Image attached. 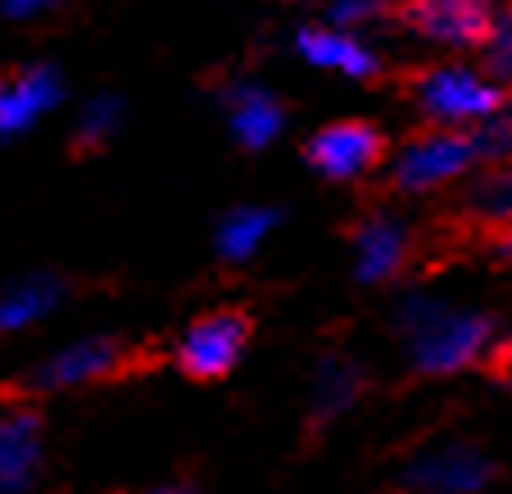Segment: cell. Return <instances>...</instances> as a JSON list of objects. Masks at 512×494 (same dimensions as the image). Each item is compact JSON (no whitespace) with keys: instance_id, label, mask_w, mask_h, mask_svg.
Instances as JSON below:
<instances>
[{"instance_id":"1","label":"cell","mask_w":512,"mask_h":494,"mask_svg":"<svg viewBox=\"0 0 512 494\" xmlns=\"http://www.w3.org/2000/svg\"><path fill=\"white\" fill-rule=\"evenodd\" d=\"M395 331L404 340L408 363L422 377H454L481 359L499 327L490 313L435 300V295H408L395 309Z\"/></svg>"},{"instance_id":"2","label":"cell","mask_w":512,"mask_h":494,"mask_svg":"<svg viewBox=\"0 0 512 494\" xmlns=\"http://www.w3.org/2000/svg\"><path fill=\"white\" fill-rule=\"evenodd\" d=\"M508 96L503 82L494 78L490 68H472V64H431L417 73L413 82V100L431 123L440 127H463L472 132L476 123L499 109V100Z\"/></svg>"},{"instance_id":"3","label":"cell","mask_w":512,"mask_h":494,"mask_svg":"<svg viewBox=\"0 0 512 494\" xmlns=\"http://www.w3.org/2000/svg\"><path fill=\"white\" fill-rule=\"evenodd\" d=\"M476 164H481V155H476L472 132L435 123L431 132H422L399 146V155L390 159V182L404 195H431V191H440V186L463 182Z\"/></svg>"},{"instance_id":"4","label":"cell","mask_w":512,"mask_h":494,"mask_svg":"<svg viewBox=\"0 0 512 494\" xmlns=\"http://www.w3.org/2000/svg\"><path fill=\"white\" fill-rule=\"evenodd\" d=\"M245 345H250L245 313H232V309L204 313L177 340V368L195 381H218L245 359Z\"/></svg>"},{"instance_id":"5","label":"cell","mask_w":512,"mask_h":494,"mask_svg":"<svg viewBox=\"0 0 512 494\" xmlns=\"http://www.w3.org/2000/svg\"><path fill=\"white\" fill-rule=\"evenodd\" d=\"M304 159H309L322 177H331V182H358V177H368L372 168L386 159V136L372 123H354V118L327 123L309 136Z\"/></svg>"},{"instance_id":"6","label":"cell","mask_w":512,"mask_h":494,"mask_svg":"<svg viewBox=\"0 0 512 494\" xmlns=\"http://www.w3.org/2000/svg\"><path fill=\"white\" fill-rule=\"evenodd\" d=\"M404 23L435 46L476 50L494 28V0H408Z\"/></svg>"},{"instance_id":"7","label":"cell","mask_w":512,"mask_h":494,"mask_svg":"<svg viewBox=\"0 0 512 494\" xmlns=\"http://www.w3.org/2000/svg\"><path fill=\"white\" fill-rule=\"evenodd\" d=\"M408 490H431V494H472L490 485V458L472 449L467 440H440V445L422 449L413 463L404 467Z\"/></svg>"},{"instance_id":"8","label":"cell","mask_w":512,"mask_h":494,"mask_svg":"<svg viewBox=\"0 0 512 494\" xmlns=\"http://www.w3.org/2000/svg\"><path fill=\"white\" fill-rule=\"evenodd\" d=\"M123 363V349L114 345L109 336H87V340H73V345H59L55 354L37 363L28 372V386L32 390H78L91 386V381H105L118 372Z\"/></svg>"},{"instance_id":"9","label":"cell","mask_w":512,"mask_h":494,"mask_svg":"<svg viewBox=\"0 0 512 494\" xmlns=\"http://www.w3.org/2000/svg\"><path fill=\"white\" fill-rule=\"evenodd\" d=\"M295 50L300 59H309L313 68H327L340 73L349 82H368L381 73V55L358 37L354 28H340V23H313V28L295 32Z\"/></svg>"},{"instance_id":"10","label":"cell","mask_w":512,"mask_h":494,"mask_svg":"<svg viewBox=\"0 0 512 494\" xmlns=\"http://www.w3.org/2000/svg\"><path fill=\"white\" fill-rule=\"evenodd\" d=\"M59 100H64V82H59V68L50 64H28L10 78H0V136H23Z\"/></svg>"},{"instance_id":"11","label":"cell","mask_w":512,"mask_h":494,"mask_svg":"<svg viewBox=\"0 0 512 494\" xmlns=\"http://www.w3.org/2000/svg\"><path fill=\"white\" fill-rule=\"evenodd\" d=\"M408 223L399 214H368L354 232V277L368 281V286H381V281H395L408 263Z\"/></svg>"},{"instance_id":"12","label":"cell","mask_w":512,"mask_h":494,"mask_svg":"<svg viewBox=\"0 0 512 494\" xmlns=\"http://www.w3.org/2000/svg\"><path fill=\"white\" fill-rule=\"evenodd\" d=\"M223 109H227V127H232V136L245 150L272 146L281 136V127H286L281 100L268 87H259V82H232L223 91Z\"/></svg>"},{"instance_id":"13","label":"cell","mask_w":512,"mask_h":494,"mask_svg":"<svg viewBox=\"0 0 512 494\" xmlns=\"http://www.w3.org/2000/svg\"><path fill=\"white\" fill-rule=\"evenodd\" d=\"M41 449H46V431H41L37 413H5L0 417V494L28 490L37 481Z\"/></svg>"},{"instance_id":"14","label":"cell","mask_w":512,"mask_h":494,"mask_svg":"<svg viewBox=\"0 0 512 494\" xmlns=\"http://www.w3.org/2000/svg\"><path fill=\"white\" fill-rule=\"evenodd\" d=\"M64 300V281L46 277V272H28V277L0 286V336H19V331L37 327L41 318L55 313Z\"/></svg>"},{"instance_id":"15","label":"cell","mask_w":512,"mask_h":494,"mask_svg":"<svg viewBox=\"0 0 512 494\" xmlns=\"http://www.w3.org/2000/svg\"><path fill=\"white\" fill-rule=\"evenodd\" d=\"M277 209H263V204H241V209H232V214L218 218V232H213V245H218V254H223L227 263H245L259 254V245L272 236V227H277Z\"/></svg>"},{"instance_id":"16","label":"cell","mask_w":512,"mask_h":494,"mask_svg":"<svg viewBox=\"0 0 512 494\" xmlns=\"http://www.w3.org/2000/svg\"><path fill=\"white\" fill-rule=\"evenodd\" d=\"M467 214L485 227H512V159L490 164L467 186Z\"/></svg>"},{"instance_id":"17","label":"cell","mask_w":512,"mask_h":494,"mask_svg":"<svg viewBox=\"0 0 512 494\" xmlns=\"http://www.w3.org/2000/svg\"><path fill=\"white\" fill-rule=\"evenodd\" d=\"M358 386H363V372H358V363L340 359V354H327V359L318 363V372H313V413L318 417H336L345 413L349 404L358 399Z\"/></svg>"},{"instance_id":"18","label":"cell","mask_w":512,"mask_h":494,"mask_svg":"<svg viewBox=\"0 0 512 494\" xmlns=\"http://www.w3.org/2000/svg\"><path fill=\"white\" fill-rule=\"evenodd\" d=\"M118 127H123V100H118L114 91H100V96H91L78 114V146H87V150L105 146Z\"/></svg>"},{"instance_id":"19","label":"cell","mask_w":512,"mask_h":494,"mask_svg":"<svg viewBox=\"0 0 512 494\" xmlns=\"http://www.w3.org/2000/svg\"><path fill=\"white\" fill-rule=\"evenodd\" d=\"M472 141H476V155L481 164H499V159H512V96L499 100L485 123L472 127Z\"/></svg>"},{"instance_id":"20","label":"cell","mask_w":512,"mask_h":494,"mask_svg":"<svg viewBox=\"0 0 512 494\" xmlns=\"http://www.w3.org/2000/svg\"><path fill=\"white\" fill-rule=\"evenodd\" d=\"M485 64L503 87H512V0L503 10H494V28L485 37Z\"/></svg>"},{"instance_id":"21","label":"cell","mask_w":512,"mask_h":494,"mask_svg":"<svg viewBox=\"0 0 512 494\" xmlns=\"http://www.w3.org/2000/svg\"><path fill=\"white\" fill-rule=\"evenodd\" d=\"M381 10H386L381 0H327V14H331V23H340V28H358V23L377 19Z\"/></svg>"},{"instance_id":"22","label":"cell","mask_w":512,"mask_h":494,"mask_svg":"<svg viewBox=\"0 0 512 494\" xmlns=\"http://www.w3.org/2000/svg\"><path fill=\"white\" fill-rule=\"evenodd\" d=\"M55 5H64V0H0V10L10 19H37V14L55 10Z\"/></svg>"},{"instance_id":"23","label":"cell","mask_w":512,"mask_h":494,"mask_svg":"<svg viewBox=\"0 0 512 494\" xmlns=\"http://www.w3.org/2000/svg\"><path fill=\"white\" fill-rule=\"evenodd\" d=\"M494 254H499V259L512 268V227H503V232H499V241H494Z\"/></svg>"},{"instance_id":"24","label":"cell","mask_w":512,"mask_h":494,"mask_svg":"<svg viewBox=\"0 0 512 494\" xmlns=\"http://www.w3.org/2000/svg\"><path fill=\"white\" fill-rule=\"evenodd\" d=\"M499 368H503V377H508V381H512V345H508V349H503V359H499Z\"/></svg>"}]
</instances>
